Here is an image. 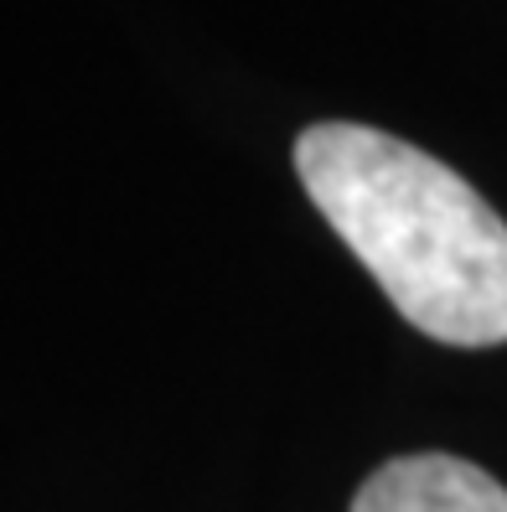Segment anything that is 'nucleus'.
<instances>
[{"mask_svg": "<svg viewBox=\"0 0 507 512\" xmlns=\"http://www.w3.org/2000/svg\"><path fill=\"white\" fill-rule=\"evenodd\" d=\"M295 176L414 331L507 342V223L461 171L373 125L321 119L295 140Z\"/></svg>", "mask_w": 507, "mask_h": 512, "instance_id": "f257e3e1", "label": "nucleus"}, {"mask_svg": "<svg viewBox=\"0 0 507 512\" xmlns=\"http://www.w3.org/2000/svg\"><path fill=\"white\" fill-rule=\"evenodd\" d=\"M352 512H507V487L461 456H394L352 497Z\"/></svg>", "mask_w": 507, "mask_h": 512, "instance_id": "f03ea898", "label": "nucleus"}]
</instances>
